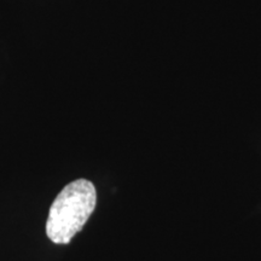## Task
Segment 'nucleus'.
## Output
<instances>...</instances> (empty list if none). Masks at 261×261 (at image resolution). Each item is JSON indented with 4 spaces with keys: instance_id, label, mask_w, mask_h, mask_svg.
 I'll return each instance as SVG.
<instances>
[{
    "instance_id": "obj_1",
    "label": "nucleus",
    "mask_w": 261,
    "mask_h": 261,
    "mask_svg": "<svg viewBox=\"0 0 261 261\" xmlns=\"http://www.w3.org/2000/svg\"><path fill=\"white\" fill-rule=\"evenodd\" d=\"M97 204L94 185L86 179L68 184L52 203L46 220V234L54 243L68 244L90 219Z\"/></svg>"
}]
</instances>
